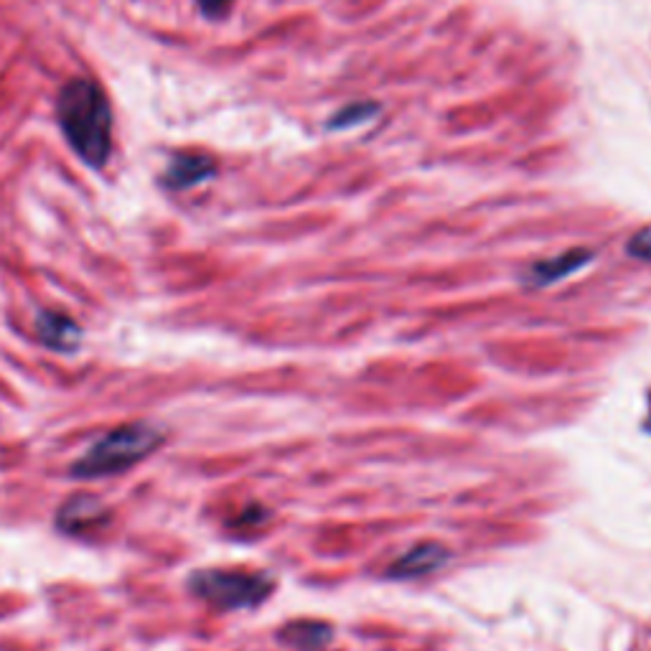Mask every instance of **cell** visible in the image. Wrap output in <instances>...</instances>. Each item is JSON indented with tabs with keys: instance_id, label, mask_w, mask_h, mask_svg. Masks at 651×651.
<instances>
[{
	"instance_id": "6da1fadb",
	"label": "cell",
	"mask_w": 651,
	"mask_h": 651,
	"mask_svg": "<svg viewBox=\"0 0 651 651\" xmlns=\"http://www.w3.org/2000/svg\"><path fill=\"white\" fill-rule=\"evenodd\" d=\"M57 115L77 156L95 168L105 166L112 150V110L102 89L89 79H71L61 87Z\"/></svg>"
},
{
	"instance_id": "7a4b0ae2",
	"label": "cell",
	"mask_w": 651,
	"mask_h": 651,
	"mask_svg": "<svg viewBox=\"0 0 651 651\" xmlns=\"http://www.w3.org/2000/svg\"><path fill=\"white\" fill-rule=\"evenodd\" d=\"M166 443V433L150 423H128L105 433L100 441L89 445L87 453L71 466L75 479H107L138 466Z\"/></svg>"
},
{
	"instance_id": "3957f363",
	"label": "cell",
	"mask_w": 651,
	"mask_h": 651,
	"mask_svg": "<svg viewBox=\"0 0 651 651\" xmlns=\"http://www.w3.org/2000/svg\"><path fill=\"white\" fill-rule=\"evenodd\" d=\"M189 591L204 603L225 611L255 609L275 591L273 575L247 573V570L207 568L189 575Z\"/></svg>"
},
{
	"instance_id": "277c9868",
	"label": "cell",
	"mask_w": 651,
	"mask_h": 651,
	"mask_svg": "<svg viewBox=\"0 0 651 651\" xmlns=\"http://www.w3.org/2000/svg\"><path fill=\"white\" fill-rule=\"evenodd\" d=\"M451 552L438 542H423V545L405 552L403 558H397V563L387 570V575L397 578V581H413V578L431 575L435 570L445 568Z\"/></svg>"
},
{
	"instance_id": "5b68a950",
	"label": "cell",
	"mask_w": 651,
	"mask_h": 651,
	"mask_svg": "<svg viewBox=\"0 0 651 651\" xmlns=\"http://www.w3.org/2000/svg\"><path fill=\"white\" fill-rule=\"evenodd\" d=\"M591 249H570L558 257H550V260L534 263L527 273H524V283L534 285V288H548L552 283H560L570 278V275L583 270L585 265L593 263Z\"/></svg>"
},
{
	"instance_id": "8992f818",
	"label": "cell",
	"mask_w": 651,
	"mask_h": 651,
	"mask_svg": "<svg viewBox=\"0 0 651 651\" xmlns=\"http://www.w3.org/2000/svg\"><path fill=\"white\" fill-rule=\"evenodd\" d=\"M36 332H39V342L47 346L49 352L57 354H75L82 344V328L65 314H53V310H43L36 320Z\"/></svg>"
},
{
	"instance_id": "52a82bcc",
	"label": "cell",
	"mask_w": 651,
	"mask_h": 651,
	"mask_svg": "<svg viewBox=\"0 0 651 651\" xmlns=\"http://www.w3.org/2000/svg\"><path fill=\"white\" fill-rule=\"evenodd\" d=\"M107 506L95 496H75L57 514V527L67 534H82L107 522Z\"/></svg>"
},
{
	"instance_id": "ba28073f",
	"label": "cell",
	"mask_w": 651,
	"mask_h": 651,
	"mask_svg": "<svg viewBox=\"0 0 651 651\" xmlns=\"http://www.w3.org/2000/svg\"><path fill=\"white\" fill-rule=\"evenodd\" d=\"M217 174L211 158L196 156V154H181L171 160L168 171L164 176V184L168 189H191L196 184L209 181V178Z\"/></svg>"
},
{
	"instance_id": "9c48e42d",
	"label": "cell",
	"mask_w": 651,
	"mask_h": 651,
	"mask_svg": "<svg viewBox=\"0 0 651 651\" xmlns=\"http://www.w3.org/2000/svg\"><path fill=\"white\" fill-rule=\"evenodd\" d=\"M334 637V629L324 621H293L278 631V639L285 647L298 651H316L324 649Z\"/></svg>"
},
{
	"instance_id": "30bf717a",
	"label": "cell",
	"mask_w": 651,
	"mask_h": 651,
	"mask_svg": "<svg viewBox=\"0 0 651 651\" xmlns=\"http://www.w3.org/2000/svg\"><path fill=\"white\" fill-rule=\"evenodd\" d=\"M379 112L377 105L372 102H354V105H346L344 110H338L332 120H328V128L332 130H346V128H354V125H362L367 122L369 118Z\"/></svg>"
},
{
	"instance_id": "8fae6325",
	"label": "cell",
	"mask_w": 651,
	"mask_h": 651,
	"mask_svg": "<svg viewBox=\"0 0 651 651\" xmlns=\"http://www.w3.org/2000/svg\"><path fill=\"white\" fill-rule=\"evenodd\" d=\"M629 255L637 257V260H644V263H651V227H644L639 229L634 237L629 239Z\"/></svg>"
},
{
	"instance_id": "7c38bea8",
	"label": "cell",
	"mask_w": 651,
	"mask_h": 651,
	"mask_svg": "<svg viewBox=\"0 0 651 651\" xmlns=\"http://www.w3.org/2000/svg\"><path fill=\"white\" fill-rule=\"evenodd\" d=\"M201 6V13L209 16V18H219L229 11L231 0H199Z\"/></svg>"
}]
</instances>
